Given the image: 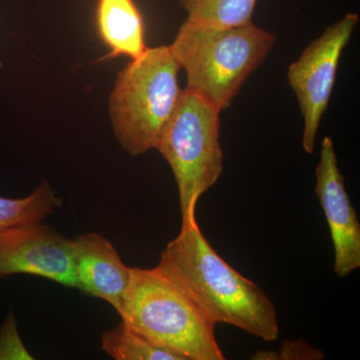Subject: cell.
<instances>
[{
	"instance_id": "16",
	"label": "cell",
	"mask_w": 360,
	"mask_h": 360,
	"mask_svg": "<svg viewBox=\"0 0 360 360\" xmlns=\"http://www.w3.org/2000/svg\"><path fill=\"white\" fill-rule=\"evenodd\" d=\"M2 68V63H0V68Z\"/></svg>"
},
{
	"instance_id": "6",
	"label": "cell",
	"mask_w": 360,
	"mask_h": 360,
	"mask_svg": "<svg viewBox=\"0 0 360 360\" xmlns=\"http://www.w3.org/2000/svg\"><path fill=\"white\" fill-rule=\"evenodd\" d=\"M357 13H347L329 25L288 68V79L304 120L302 146L314 153L317 132L328 108L343 49L359 25Z\"/></svg>"
},
{
	"instance_id": "15",
	"label": "cell",
	"mask_w": 360,
	"mask_h": 360,
	"mask_svg": "<svg viewBox=\"0 0 360 360\" xmlns=\"http://www.w3.org/2000/svg\"><path fill=\"white\" fill-rule=\"evenodd\" d=\"M321 350L310 347L304 340H286L281 345V352H259L251 359H323Z\"/></svg>"
},
{
	"instance_id": "2",
	"label": "cell",
	"mask_w": 360,
	"mask_h": 360,
	"mask_svg": "<svg viewBox=\"0 0 360 360\" xmlns=\"http://www.w3.org/2000/svg\"><path fill=\"white\" fill-rule=\"evenodd\" d=\"M118 314L135 333L184 360L225 359L217 324L158 266L131 267Z\"/></svg>"
},
{
	"instance_id": "12",
	"label": "cell",
	"mask_w": 360,
	"mask_h": 360,
	"mask_svg": "<svg viewBox=\"0 0 360 360\" xmlns=\"http://www.w3.org/2000/svg\"><path fill=\"white\" fill-rule=\"evenodd\" d=\"M63 205V200L47 182H41L23 198L0 196V232L34 222H41Z\"/></svg>"
},
{
	"instance_id": "5",
	"label": "cell",
	"mask_w": 360,
	"mask_h": 360,
	"mask_svg": "<svg viewBox=\"0 0 360 360\" xmlns=\"http://www.w3.org/2000/svg\"><path fill=\"white\" fill-rule=\"evenodd\" d=\"M219 110L189 89L179 103L155 149L167 161L179 189L181 226L198 224L196 206L224 172Z\"/></svg>"
},
{
	"instance_id": "7",
	"label": "cell",
	"mask_w": 360,
	"mask_h": 360,
	"mask_svg": "<svg viewBox=\"0 0 360 360\" xmlns=\"http://www.w3.org/2000/svg\"><path fill=\"white\" fill-rule=\"evenodd\" d=\"M18 274L77 288L72 240L42 221L0 232V278Z\"/></svg>"
},
{
	"instance_id": "9",
	"label": "cell",
	"mask_w": 360,
	"mask_h": 360,
	"mask_svg": "<svg viewBox=\"0 0 360 360\" xmlns=\"http://www.w3.org/2000/svg\"><path fill=\"white\" fill-rule=\"evenodd\" d=\"M77 290L110 303L120 311L131 267L122 262L108 238L87 233L73 239Z\"/></svg>"
},
{
	"instance_id": "1",
	"label": "cell",
	"mask_w": 360,
	"mask_h": 360,
	"mask_svg": "<svg viewBox=\"0 0 360 360\" xmlns=\"http://www.w3.org/2000/svg\"><path fill=\"white\" fill-rule=\"evenodd\" d=\"M215 324L236 326L264 341L279 338L276 307L257 283L217 255L198 224L181 226L158 265Z\"/></svg>"
},
{
	"instance_id": "3",
	"label": "cell",
	"mask_w": 360,
	"mask_h": 360,
	"mask_svg": "<svg viewBox=\"0 0 360 360\" xmlns=\"http://www.w3.org/2000/svg\"><path fill=\"white\" fill-rule=\"evenodd\" d=\"M276 44L274 33L253 22L214 28L184 21L169 49L186 70V89L221 111L231 105Z\"/></svg>"
},
{
	"instance_id": "13",
	"label": "cell",
	"mask_w": 360,
	"mask_h": 360,
	"mask_svg": "<svg viewBox=\"0 0 360 360\" xmlns=\"http://www.w3.org/2000/svg\"><path fill=\"white\" fill-rule=\"evenodd\" d=\"M101 347L115 360H184L179 354L153 345L122 321L103 333Z\"/></svg>"
},
{
	"instance_id": "10",
	"label": "cell",
	"mask_w": 360,
	"mask_h": 360,
	"mask_svg": "<svg viewBox=\"0 0 360 360\" xmlns=\"http://www.w3.org/2000/svg\"><path fill=\"white\" fill-rule=\"evenodd\" d=\"M97 30L104 44L110 49V56L139 58L146 49L143 20L134 0H98Z\"/></svg>"
},
{
	"instance_id": "14",
	"label": "cell",
	"mask_w": 360,
	"mask_h": 360,
	"mask_svg": "<svg viewBox=\"0 0 360 360\" xmlns=\"http://www.w3.org/2000/svg\"><path fill=\"white\" fill-rule=\"evenodd\" d=\"M8 359H34L21 340L18 322L13 312L9 314L0 328V360Z\"/></svg>"
},
{
	"instance_id": "11",
	"label": "cell",
	"mask_w": 360,
	"mask_h": 360,
	"mask_svg": "<svg viewBox=\"0 0 360 360\" xmlns=\"http://www.w3.org/2000/svg\"><path fill=\"white\" fill-rule=\"evenodd\" d=\"M258 0H180L186 21L203 27L229 28L252 22Z\"/></svg>"
},
{
	"instance_id": "4",
	"label": "cell",
	"mask_w": 360,
	"mask_h": 360,
	"mask_svg": "<svg viewBox=\"0 0 360 360\" xmlns=\"http://www.w3.org/2000/svg\"><path fill=\"white\" fill-rule=\"evenodd\" d=\"M179 65L169 46L146 49L116 78L110 113L116 139L129 155L155 149L179 103Z\"/></svg>"
},
{
	"instance_id": "8",
	"label": "cell",
	"mask_w": 360,
	"mask_h": 360,
	"mask_svg": "<svg viewBox=\"0 0 360 360\" xmlns=\"http://www.w3.org/2000/svg\"><path fill=\"white\" fill-rule=\"evenodd\" d=\"M315 179V193L328 220L333 240V269L340 278H345L360 267V224L345 188L330 137H324L321 142Z\"/></svg>"
}]
</instances>
